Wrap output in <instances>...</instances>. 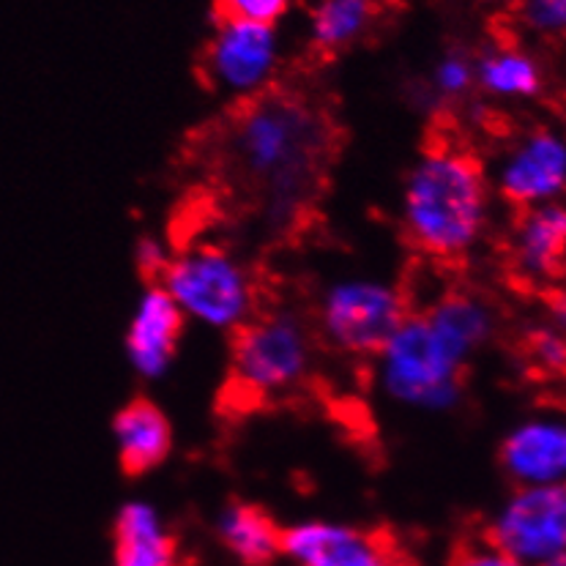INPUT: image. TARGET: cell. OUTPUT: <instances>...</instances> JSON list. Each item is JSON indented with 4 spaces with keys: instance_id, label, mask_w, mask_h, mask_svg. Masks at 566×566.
<instances>
[{
    "instance_id": "cell-1",
    "label": "cell",
    "mask_w": 566,
    "mask_h": 566,
    "mask_svg": "<svg viewBox=\"0 0 566 566\" xmlns=\"http://www.w3.org/2000/svg\"><path fill=\"white\" fill-rule=\"evenodd\" d=\"M326 140V126L310 104L255 99L230 126L228 167L269 217H287L315 189Z\"/></svg>"
},
{
    "instance_id": "cell-2",
    "label": "cell",
    "mask_w": 566,
    "mask_h": 566,
    "mask_svg": "<svg viewBox=\"0 0 566 566\" xmlns=\"http://www.w3.org/2000/svg\"><path fill=\"white\" fill-rule=\"evenodd\" d=\"M490 219V187L482 167L463 151L441 148L416 161L402 195L408 239L436 258L471 252Z\"/></svg>"
},
{
    "instance_id": "cell-3",
    "label": "cell",
    "mask_w": 566,
    "mask_h": 566,
    "mask_svg": "<svg viewBox=\"0 0 566 566\" xmlns=\"http://www.w3.org/2000/svg\"><path fill=\"white\" fill-rule=\"evenodd\" d=\"M471 361L427 315L406 317L378 350V375L395 402L419 411H447L463 391Z\"/></svg>"
},
{
    "instance_id": "cell-4",
    "label": "cell",
    "mask_w": 566,
    "mask_h": 566,
    "mask_svg": "<svg viewBox=\"0 0 566 566\" xmlns=\"http://www.w3.org/2000/svg\"><path fill=\"white\" fill-rule=\"evenodd\" d=\"M159 285L181 310L184 321L213 332L241 328L255 307V287L247 265L217 244H195L167 258Z\"/></svg>"
},
{
    "instance_id": "cell-5",
    "label": "cell",
    "mask_w": 566,
    "mask_h": 566,
    "mask_svg": "<svg viewBox=\"0 0 566 566\" xmlns=\"http://www.w3.org/2000/svg\"><path fill=\"white\" fill-rule=\"evenodd\" d=\"M312 334L291 312L247 321L235 334L233 378L258 400L287 395L312 369Z\"/></svg>"
},
{
    "instance_id": "cell-6",
    "label": "cell",
    "mask_w": 566,
    "mask_h": 566,
    "mask_svg": "<svg viewBox=\"0 0 566 566\" xmlns=\"http://www.w3.org/2000/svg\"><path fill=\"white\" fill-rule=\"evenodd\" d=\"M406 317L397 287L373 276L332 282L317 304L323 337L345 354H378Z\"/></svg>"
},
{
    "instance_id": "cell-7",
    "label": "cell",
    "mask_w": 566,
    "mask_h": 566,
    "mask_svg": "<svg viewBox=\"0 0 566 566\" xmlns=\"http://www.w3.org/2000/svg\"><path fill=\"white\" fill-rule=\"evenodd\" d=\"M282 66L280 25L217 20L206 48V77L222 94L255 99Z\"/></svg>"
},
{
    "instance_id": "cell-8",
    "label": "cell",
    "mask_w": 566,
    "mask_h": 566,
    "mask_svg": "<svg viewBox=\"0 0 566 566\" xmlns=\"http://www.w3.org/2000/svg\"><path fill=\"white\" fill-rule=\"evenodd\" d=\"M490 545L523 566L566 556V484L517 488L490 525Z\"/></svg>"
},
{
    "instance_id": "cell-9",
    "label": "cell",
    "mask_w": 566,
    "mask_h": 566,
    "mask_svg": "<svg viewBox=\"0 0 566 566\" xmlns=\"http://www.w3.org/2000/svg\"><path fill=\"white\" fill-rule=\"evenodd\" d=\"M495 189L520 208H539L566 195V135L551 126L517 137L495 167Z\"/></svg>"
},
{
    "instance_id": "cell-10",
    "label": "cell",
    "mask_w": 566,
    "mask_h": 566,
    "mask_svg": "<svg viewBox=\"0 0 566 566\" xmlns=\"http://www.w3.org/2000/svg\"><path fill=\"white\" fill-rule=\"evenodd\" d=\"M282 553L296 566H406L400 551L380 534L326 520L282 531Z\"/></svg>"
},
{
    "instance_id": "cell-11",
    "label": "cell",
    "mask_w": 566,
    "mask_h": 566,
    "mask_svg": "<svg viewBox=\"0 0 566 566\" xmlns=\"http://www.w3.org/2000/svg\"><path fill=\"white\" fill-rule=\"evenodd\" d=\"M501 463L517 488L566 484V413H534L512 427Z\"/></svg>"
},
{
    "instance_id": "cell-12",
    "label": "cell",
    "mask_w": 566,
    "mask_h": 566,
    "mask_svg": "<svg viewBox=\"0 0 566 566\" xmlns=\"http://www.w3.org/2000/svg\"><path fill=\"white\" fill-rule=\"evenodd\" d=\"M184 315L161 285L148 287L137 298L126 326V356L143 378H159L176 359Z\"/></svg>"
},
{
    "instance_id": "cell-13",
    "label": "cell",
    "mask_w": 566,
    "mask_h": 566,
    "mask_svg": "<svg viewBox=\"0 0 566 566\" xmlns=\"http://www.w3.org/2000/svg\"><path fill=\"white\" fill-rule=\"evenodd\" d=\"M512 260L520 276L547 282L562 274L566 263V203L528 208L512 235Z\"/></svg>"
},
{
    "instance_id": "cell-14",
    "label": "cell",
    "mask_w": 566,
    "mask_h": 566,
    "mask_svg": "<svg viewBox=\"0 0 566 566\" xmlns=\"http://www.w3.org/2000/svg\"><path fill=\"white\" fill-rule=\"evenodd\" d=\"M115 566H178L176 539L146 501H132L115 520Z\"/></svg>"
},
{
    "instance_id": "cell-15",
    "label": "cell",
    "mask_w": 566,
    "mask_h": 566,
    "mask_svg": "<svg viewBox=\"0 0 566 566\" xmlns=\"http://www.w3.org/2000/svg\"><path fill=\"white\" fill-rule=\"evenodd\" d=\"M115 447L126 471L146 473L167 458L172 443L165 413L148 400H135L115 416Z\"/></svg>"
},
{
    "instance_id": "cell-16",
    "label": "cell",
    "mask_w": 566,
    "mask_h": 566,
    "mask_svg": "<svg viewBox=\"0 0 566 566\" xmlns=\"http://www.w3.org/2000/svg\"><path fill=\"white\" fill-rule=\"evenodd\" d=\"M476 85L499 102H528L545 85V72L528 50L504 44L476 57Z\"/></svg>"
},
{
    "instance_id": "cell-17",
    "label": "cell",
    "mask_w": 566,
    "mask_h": 566,
    "mask_svg": "<svg viewBox=\"0 0 566 566\" xmlns=\"http://www.w3.org/2000/svg\"><path fill=\"white\" fill-rule=\"evenodd\" d=\"M219 542L244 566H265L282 553V531L265 512L233 504L219 515Z\"/></svg>"
},
{
    "instance_id": "cell-18",
    "label": "cell",
    "mask_w": 566,
    "mask_h": 566,
    "mask_svg": "<svg viewBox=\"0 0 566 566\" xmlns=\"http://www.w3.org/2000/svg\"><path fill=\"white\" fill-rule=\"evenodd\" d=\"M375 20L373 0H317L310 14L312 48L334 55L354 48Z\"/></svg>"
},
{
    "instance_id": "cell-19",
    "label": "cell",
    "mask_w": 566,
    "mask_h": 566,
    "mask_svg": "<svg viewBox=\"0 0 566 566\" xmlns=\"http://www.w3.org/2000/svg\"><path fill=\"white\" fill-rule=\"evenodd\" d=\"M424 315L471 359L488 343L495 326L493 310L479 296H468V293H449V296L438 298Z\"/></svg>"
},
{
    "instance_id": "cell-20",
    "label": "cell",
    "mask_w": 566,
    "mask_h": 566,
    "mask_svg": "<svg viewBox=\"0 0 566 566\" xmlns=\"http://www.w3.org/2000/svg\"><path fill=\"white\" fill-rule=\"evenodd\" d=\"M476 85V61L468 52L449 50L432 63L427 88L438 102H458Z\"/></svg>"
},
{
    "instance_id": "cell-21",
    "label": "cell",
    "mask_w": 566,
    "mask_h": 566,
    "mask_svg": "<svg viewBox=\"0 0 566 566\" xmlns=\"http://www.w3.org/2000/svg\"><path fill=\"white\" fill-rule=\"evenodd\" d=\"M520 22L536 36H566V0H520Z\"/></svg>"
},
{
    "instance_id": "cell-22",
    "label": "cell",
    "mask_w": 566,
    "mask_h": 566,
    "mask_svg": "<svg viewBox=\"0 0 566 566\" xmlns=\"http://www.w3.org/2000/svg\"><path fill=\"white\" fill-rule=\"evenodd\" d=\"M293 0H213L219 20H244L260 25H280Z\"/></svg>"
},
{
    "instance_id": "cell-23",
    "label": "cell",
    "mask_w": 566,
    "mask_h": 566,
    "mask_svg": "<svg viewBox=\"0 0 566 566\" xmlns=\"http://www.w3.org/2000/svg\"><path fill=\"white\" fill-rule=\"evenodd\" d=\"M531 361L545 373H566V337L553 326H539L528 339Z\"/></svg>"
},
{
    "instance_id": "cell-24",
    "label": "cell",
    "mask_w": 566,
    "mask_h": 566,
    "mask_svg": "<svg viewBox=\"0 0 566 566\" xmlns=\"http://www.w3.org/2000/svg\"><path fill=\"white\" fill-rule=\"evenodd\" d=\"M454 566H523V564H517L515 558H510L495 545L484 542V545L465 547V551L458 556V562H454Z\"/></svg>"
},
{
    "instance_id": "cell-25",
    "label": "cell",
    "mask_w": 566,
    "mask_h": 566,
    "mask_svg": "<svg viewBox=\"0 0 566 566\" xmlns=\"http://www.w3.org/2000/svg\"><path fill=\"white\" fill-rule=\"evenodd\" d=\"M137 260H140V265L146 271H159V274H161V269H165V263H167L165 250H161V247L151 239L143 241L140 252H137Z\"/></svg>"
},
{
    "instance_id": "cell-26",
    "label": "cell",
    "mask_w": 566,
    "mask_h": 566,
    "mask_svg": "<svg viewBox=\"0 0 566 566\" xmlns=\"http://www.w3.org/2000/svg\"><path fill=\"white\" fill-rule=\"evenodd\" d=\"M547 326H553L556 332H562L566 337V293L558 298H553L551 315H547Z\"/></svg>"
},
{
    "instance_id": "cell-27",
    "label": "cell",
    "mask_w": 566,
    "mask_h": 566,
    "mask_svg": "<svg viewBox=\"0 0 566 566\" xmlns=\"http://www.w3.org/2000/svg\"><path fill=\"white\" fill-rule=\"evenodd\" d=\"M484 6H495V9H510V6H520V0H479Z\"/></svg>"
},
{
    "instance_id": "cell-28",
    "label": "cell",
    "mask_w": 566,
    "mask_h": 566,
    "mask_svg": "<svg viewBox=\"0 0 566 566\" xmlns=\"http://www.w3.org/2000/svg\"><path fill=\"white\" fill-rule=\"evenodd\" d=\"M545 566H566V556L556 558V562H551V564H545Z\"/></svg>"
}]
</instances>
